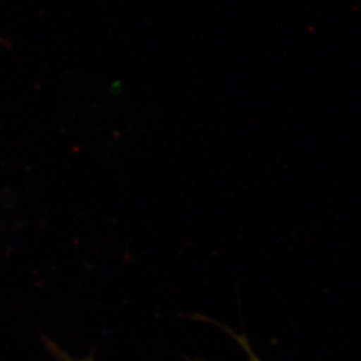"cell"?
<instances>
[{"label":"cell","instance_id":"cell-1","mask_svg":"<svg viewBox=\"0 0 361 361\" xmlns=\"http://www.w3.org/2000/svg\"><path fill=\"white\" fill-rule=\"evenodd\" d=\"M238 341H240V344L245 348L246 352H247V357H249V361H261L258 359L257 356H256V353L252 350L250 348V345L247 344V341H246L244 337H238Z\"/></svg>","mask_w":361,"mask_h":361}]
</instances>
